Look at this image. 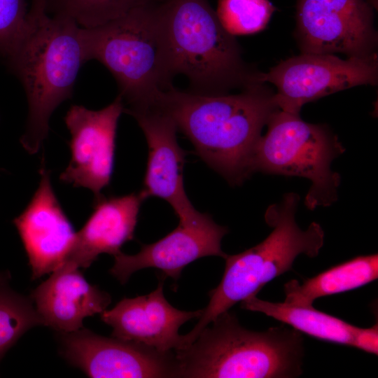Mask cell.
I'll return each instance as SVG.
<instances>
[{"label":"cell","instance_id":"obj_1","mask_svg":"<svg viewBox=\"0 0 378 378\" xmlns=\"http://www.w3.org/2000/svg\"><path fill=\"white\" fill-rule=\"evenodd\" d=\"M255 83L236 94L203 95L171 88L153 104L174 120L196 153L230 184L241 183L251 172L262 127L279 109L274 93Z\"/></svg>","mask_w":378,"mask_h":378},{"label":"cell","instance_id":"obj_2","mask_svg":"<svg viewBox=\"0 0 378 378\" xmlns=\"http://www.w3.org/2000/svg\"><path fill=\"white\" fill-rule=\"evenodd\" d=\"M6 59L27 100L20 142L25 150L34 154L48 136L52 113L71 97L79 70L88 61L83 27L69 17L46 15L31 25Z\"/></svg>","mask_w":378,"mask_h":378},{"label":"cell","instance_id":"obj_3","mask_svg":"<svg viewBox=\"0 0 378 378\" xmlns=\"http://www.w3.org/2000/svg\"><path fill=\"white\" fill-rule=\"evenodd\" d=\"M211 323L190 345L174 351L177 377L290 378L302 374L303 337L293 328L249 330L228 311Z\"/></svg>","mask_w":378,"mask_h":378},{"label":"cell","instance_id":"obj_4","mask_svg":"<svg viewBox=\"0 0 378 378\" xmlns=\"http://www.w3.org/2000/svg\"><path fill=\"white\" fill-rule=\"evenodd\" d=\"M157 4L83 27L88 59L97 60L113 75L125 113L146 106L173 87L175 76Z\"/></svg>","mask_w":378,"mask_h":378},{"label":"cell","instance_id":"obj_5","mask_svg":"<svg viewBox=\"0 0 378 378\" xmlns=\"http://www.w3.org/2000/svg\"><path fill=\"white\" fill-rule=\"evenodd\" d=\"M157 6L174 74L188 78V91L217 95L258 83V73L246 65L208 0H160Z\"/></svg>","mask_w":378,"mask_h":378},{"label":"cell","instance_id":"obj_6","mask_svg":"<svg viewBox=\"0 0 378 378\" xmlns=\"http://www.w3.org/2000/svg\"><path fill=\"white\" fill-rule=\"evenodd\" d=\"M299 199L298 195L288 193L280 204L268 207L265 218L273 228L268 237L244 252L227 255L220 284L209 291V302L195 326L183 335L186 344L192 343L220 314L236 303L257 295L267 283L291 270L298 255L314 258L318 255L323 245L324 232L315 222L305 230L299 227L295 220Z\"/></svg>","mask_w":378,"mask_h":378},{"label":"cell","instance_id":"obj_7","mask_svg":"<svg viewBox=\"0 0 378 378\" xmlns=\"http://www.w3.org/2000/svg\"><path fill=\"white\" fill-rule=\"evenodd\" d=\"M267 131L256 145L251 172L297 176L312 182L304 200L309 209L330 206L337 200L340 178L332 161L344 149L330 130L302 120L299 113L277 109Z\"/></svg>","mask_w":378,"mask_h":378},{"label":"cell","instance_id":"obj_8","mask_svg":"<svg viewBox=\"0 0 378 378\" xmlns=\"http://www.w3.org/2000/svg\"><path fill=\"white\" fill-rule=\"evenodd\" d=\"M377 78V53L342 59L334 54L302 52L258 73L256 80L276 88L274 101L280 110L299 113L307 102L358 85H375Z\"/></svg>","mask_w":378,"mask_h":378},{"label":"cell","instance_id":"obj_9","mask_svg":"<svg viewBox=\"0 0 378 378\" xmlns=\"http://www.w3.org/2000/svg\"><path fill=\"white\" fill-rule=\"evenodd\" d=\"M373 20L367 0H297L296 35L302 52H340L348 57L376 54Z\"/></svg>","mask_w":378,"mask_h":378},{"label":"cell","instance_id":"obj_10","mask_svg":"<svg viewBox=\"0 0 378 378\" xmlns=\"http://www.w3.org/2000/svg\"><path fill=\"white\" fill-rule=\"evenodd\" d=\"M60 333V353L71 365L93 378L177 377L174 351L80 329Z\"/></svg>","mask_w":378,"mask_h":378},{"label":"cell","instance_id":"obj_11","mask_svg":"<svg viewBox=\"0 0 378 378\" xmlns=\"http://www.w3.org/2000/svg\"><path fill=\"white\" fill-rule=\"evenodd\" d=\"M124 103L118 94L99 110L74 105L64 122L71 134L69 164L59 179L76 188L91 190L94 197L111 182L114 166L118 122Z\"/></svg>","mask_w":378,"mask_h":378},{"label":"cell","instance_id":"obj_12","mask_svg":"<svg viewBox=\"0 0 378 378\" xmlns=\"http://www.w3.org/2000/svg\"><path fill=\"white\" fill-rule=\"evenodd\" d=\"M227 232V228L216 224L209 214L197 211L179 218L178 226L163 238L141 244L136 254L120 252L114 255L110 273L124 284L135 272L154 268L160 272L162 280L169 276L176 281L186 266L199 258L214 255L225 259L227 254L220 242Z\"/></svg>","mask_w":378,"mask_h":378},{"label":"cell","instance_id":"obj_13","mask_svg":"<svg viewBox=\"0 0 378 378\" xmlns=\"http://www.w3.org/2000/svg\"><path fill=\"white\" fill-rule=\"evenodd\" d=\"M31 200L13 220L31 270V279L52 273L66 260L76 232L52 188L50 172L43 166Z\"/></svg>","mask_w":378,"mask_h":378},{"label":"cell","instance_id":"obj_14","mask_svg":"<svg viewBox=\"0 0 378 378\" xmlns=\"http://www.w3.org/2000/svg\"><path fill=\"white\" fill-rule=\"evenodd\" d=\"M136 120L148 144V155L144 178L142 195L147 199L157 197L173 208L178 218L197 210L191 204L184 188L185 151L179 146L176 125L162 109L155 104L127 113Z\"/></svg>","mask_w":378,"mask_h":378},{"label":"cell","instance_id":"obj_15","mask_svg":"<svg viewBox=\"0 0 378 378\" xmlns=\"http://www.w3.org/2000/svg\"><path fill=\"white\" fill-rule=\"evenodd\" d=\"M202 312L174 307L164 298L163 284L160 281L151 293L123 298L111 309L104 310L101 320L113 328V337L167 352L181 345L179 328L186 321L199 318Z\"/></svg>","mask_w":378,"mask_h":378},{"label":"cell","instance_id":"obj_16","mask_svg":"<svg viewBox=\"0 0 378 378\" xmlns=\"http://www.w3.org/2000/svg\"><path fill=\"white\" fill-rule=\"evenodd\" d=\"M78 269L64 263L32 291L43 326L74 332L83 328L85 317L101 314L111 303L110 295L89 284Z\"/></svg>","mask_w":378,"mask_h":378},{"label":"cell","instance_id":"obj_17","mask_svg":"<svg viewBox=\"0 0 378 378\" xmlns=\"http://www.w3.org/2000/svg\"><path fill=\"white\" fill-rule=\"evenodd\" d=\"M145 200L141 191L122 196H96L92 212L76 232L64 263L88 268L102 253L114 256L120 253L121 247L134 239L139 210Z\"/></svg>","mask_w":378,"mask_h":378},{"label":"cell","instance_id":"obj_18","mask_svg":"<svg viewBox=\"0 0 378 378\" xmlns=\"http://www.w3.org/2000/svg\"><path fill=\"white\" fill-rule=\"evenodd\" d=\"M378 277V255L355 257L332 267L302 284L295 279L284 285V302L300 307L312 306L318 298L363 286Z\"/></svg>","mask_w":378,"mask_h":378},{"label":"cell","instance_id":"obj_19","mask_svg":"<svg viewBox=\"0 0 378 378\" xmlns=\"http://www.w3.org/2000/svg\"><path fill=\"white\" fill-rule=\"evenodd\" d=\"M241 307L263 313L318 340L353 347L360 329L337 317L316 309L313 305L300 307L284 302H272L253 295L241 301Z\"/></svg>","mask_w":378,"mask_h":378},{"label":"cell","instance_id":"obj_20","mask_svg":"<svg viewBox=\"0 0 378 378\" xmlns=\"http://www.w3.org/2000/svg\"><path fill=\"white\" fill-rule=\"evenodd\" d=\"M160 0H47L46 13L66 16L83 28L102 25Z\"/></svg>","mask_w":378,"mask_h":378},{"label":"cell","instance_id":"obj_21","mask_svg":"<svg viewBox=\"0 0 378 378\" xmlns=\"http://www.w3.org/2000/svg\"><path fill=\"white\" fill-rule=\"evenodd\" d=\"M7 280L0 275V360L28 330L43 326L31 299L13 291Z\"/></svg>","mask_w":378,"mask_h":378},{"label":"cell","instance_id":"obj_22","mask_svg":"<svg viewBox=\"0 0 378 378\" xmlns=\"http://www.w3.org/2000/svg\"><path fill=\"white\" fill-rule=\"evenodd\" d=\"M274 10L269 0H218L216 13L223 27L235 36L262 30Z\"/></svg>","mask_w":378,"mask_h":378},{"label":"cell","instance_id":"obj_23","mask_svg":"<svg viewBox=\"0 0 378 378\" xmlns=\"http://www.w3.org/2000/svg\"><path fill=\"white\" fill-rule=\"evenodd\" d=\"M26 0H0V56L6 58L27 33Z\"/></svg>","mask_w":378,"mask_h":378},{"label":"cell","instance_id":"obj_24","mask_svg":"<svg viewBox=\"0 0 378 378\" xmlns=\"http://www.w3.org/2000/svg\"><path fill=\"white\" fill-rule=\"evenodd\" d=\"M354 347L370 354L377 355L378 325L374 324L368 328H360L356 337Z\"/></svg>","mask_w":378,"mask_h":378},{"label":"cell","instance_id":"obj_25","mask_svg":"<svg viewBox=\"0 0 378 378\" xmlns=\"http://www.w3.org/2000/svg\"><path fill=\"white\" fill-rule=\"evenodd\" d=\"M47 0H31V6L28 10L27 20L30 24H33L46 15Z\"/></svg>","mask_w":378,"mask_h":378}]
</instances>
